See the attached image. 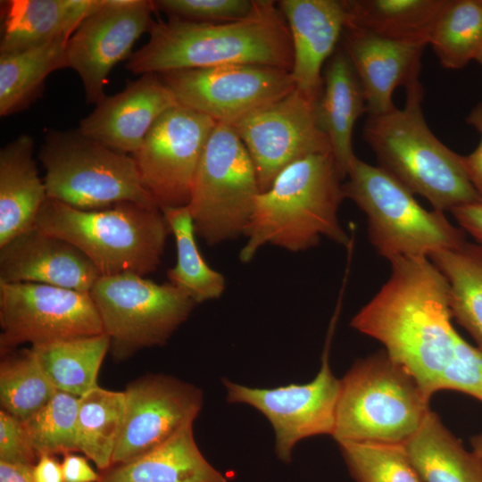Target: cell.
Returning a JSON list of instances; mask_svg holds the SVG:
<instances>
[{
  "label": "cell",
  "instance_id": "cell-6",
  "mask_svg": "<svg viewBox=\"0 0 482 482\" xmlns=\"http://www.w3.org/2000/svg\"><path fill=\"white\" fill-rule=\"evenodd\" d=\"M413 377L386 351L357 360L340 379L335 428L337 442L403 445L430 410Z\"/></svg>",
  "mask_w": 482,
  "mask_h": 482
},
{
  "label": "cell",
  "instance_id": "cell-3",
  "mask_svg": "<svg viewBox=\"0 0 482 482\" xmlns=\"http://www.w3.org/2000/svg\"><path fill=\"white\" fill-rule=\"evenodd\" d=\"M343 179L332 153L312 154L286 167L256 197L241 262H250L268 244L301 252L324 237L348 247L350 239L338 219L345 198Z\"/></svg>",
  "mask_w": 482,
  "mask_h": 482
},
{
  "label": "cell",
  "instance_id": "cell-22",
  "mask_svg": "<svg viewBox=\"0 0 482 482\" xmlns=\"http://www.w3.org/2000/svg\"><path fill=\"white\" fill-rule=\"evenodd\" d=\"M316 112L320 126L345 178L355 156L352 145L353 127L367 112V106L361 81L343 47L337 49L326 64Z\"/></svg>",
  "mask_w": 482,
  "mask_h": 482
},
{
  "label": "cell",
  "instance_id": "cell-5",
  "mask_svg": "<svg viewBox=\"0 0 482 482\" xmlns=\"http://www.w3.org/2000/svg\"><path fill=\"white\" fill-rule=\"evenodd\" d=\"M34 227L75 245L102 276H145L154 271L170 233L160 207L120 203L79 209L51 198L43 204Z\"/></svg>",
  "mask_w": 482,
  "mask_h": 482
},
{
  "label": "cell",
  "instance_id": "cell-34",
  "mask_svg": "<svg viewBox=\"0 0 482 482\" xmlns=\"http://www.w3.org/2000/svg\"><path fill=\"white\" fill-rule=\"evenodd\" d=\"M57 391L31 348L5 356L1 362V407L19 420L29 419Z\"/></svg>",
  "mask_w": 482,
  "mask_h": 482
},
{
  "label": "cell",
  "instance_id": "cell-4",
  "mask_svg": "<svg viewBox=\"0 0 482 482\" xmlns=\"http://www.w3.org/2000/svg\"><path fill=\"white\" fill-rule=\"evenodd\" d=\"M420 81L406 88L403 109L368 115L362 129L378 162L411 193L440 212L481 201L463 167L461 154L443 144L428 126Z\"/></svg>",
  "mask_w": 482,
  "mask_h": 482
},
{
  "label": "cell",
  "instance_id": "cell-32",
  "mask_svg": "<svg viewBox=\"0 0 482 482\" xmlns=\"http://www.w3.org/2000/svg\"><path fill=\"white\" fill-rule=\"evenodd\" d=\"M161 210L177 246L176 264L167 271L169 282L186 292L195 303L220 298L225 290V278L203 258L187 205Z\"/></svg>",
  "mask_w": 482,
  "mask_h": 482
},
{
  "label": "cell",
  "instance_id": "cell-16",
  "mask_svg": "<svg viewBox=\"0 0 482 482\" xmlns=\"http://www.w3.org/2000/svg\"><path fill=\"white\" fill-rule=\"evenodd\" d=\"M123 393V425L111 467L143 455L194 423L204 403L200 388L164 374L140 377Z\"/></svg>",
  "mask_w": 482,
  "mask_h": 482
},
{
  "label": "cell",
  "instance_id": "cell-44",
  "mask_svg": "<svg viewBox=\"0 0 482 482\" xmlns=\"http://www.w3.org/2000/svg\"><path fill=\"white\" fill-rule=\"evenodd\" d=\"M0 482H36L33 466L0 461Z\"/></svg>",
  "mask_w": 482,
  "mask_h": 482
},
{
  "label": "cell",
  "instance_id": "cell-47",
  "mask_svg": "<svg viewBox=\"0 0 482 482\" xmlns=\"http://www.w3.org/2000/svg\"><path fill=\"white\" fill-rule=\"evenodd\" d=\"M479 2H480V4H481V5H482V0H479Z\"/></svg>",
  "mask_w": 482,
  "mask_h": 482
},
{
  "label": "cell",
  "instance_id": "cell-14",
  "mask_svg": "<svg viewBox=\"0 0 482 482\" xmlns=\"http://www.w3.org/2000/svg\"><path fill=\"white\" fill-rule=\"evenodd\" d=\"M179 105L231 125L295 88L289 71L229 64L159 74Z\"/></svg>",
  "mask_w": 482,
  "mask_h": 482
},
{
  "label": "cell",
  "instance_id": "cell-42",
  "mask_svg": "<svg viewBox=\"0 0 482 482\" xmlns=\"http://www.w3.org/2000/svg\"><path fill=\"white\" fill-rule=\"evenodd\" d=\"M61 465L64 482H97L99 479V474L82 456L67 453Z\"/></svg>",
  "mask_w": 482,
  "mask_h": 482
},
{
  "label": "cell",
  "instance_id": "cell-36",
  "mask_svg": "<svg viewBox=\"0 0 482 482\" xmlns=\"http://www.w3.org/2000/svg\"><path fill=\"white\" fill-rule=\"evenodd\" d=\"M337 444L356 482H421L403 445L353 441Z\"/></svg>",
  "mask_w": 482,
  "mask_h": 482
},
{
  "label": "cell",
  "instance_id": "cell-38",
  "mask_svg": "<svg viewBox=\"0 0 482 482\" xmlns=\"http://www.w3.org/2000/svg\"><path fill=\"white\" fill-rule=\"evenodd\" d=\"M453 390L482 402V348L461 338L445 370L439 390Z\"/></svg>",
  "mask_w": 482,
  "mask_h": 482
},
{
  "label": "cell",
  "instance_id": "cell-21",
  "mask_svg": "<svg viewBox=\"0 0 482 482\" xmlns=\"http://www.w3.org/2000/svg\"><path fill=\"white\" fill-rule=\"evenodd\" d=\"M278 6L290 32V73L295 87L318 102L323 88V66L334 54L346 25L343 2L281 0Z\"/></svg>",
  "mask_w": 482,
  "mask_h": 482
},
{
  "label": "cell",
  "instance_id": "cell-31",
  "mask_svg": "<svg viewBox=\"0 0 482 482\" xmlns=\"http://www.w3.org/2000/svg\"><path fill=\"white\" fill-rule=\"evenodd\" d=\"M123 392L96 386L79 397L77 439L79 452L100 471L109 469L123 425Z\"/></svg>",
  "mask_w": 482,
  "mask_h": 482
},
{
  "label": "cell",
  "instance_id": "cell-28",
  "mask_svg": "<svg viewBox=\"0 0 482 482\" xmlns=\"http://www.w3.org/2000/svg\"><path fill=\"white\" fill-rule=\"evenodd\" d=\"M59 38L26 50L0 53V114L10 115L32 102L46 77L69 68L67 45Z\"/></svg>",
  "mask_w": 482,
  "mask_h": 482
},
{
  "label": "cell",
  "instance_id": "cell-13",
  "mask_svg": "<svg viewBox=\"0 0 482 482\" xmlns=\"http://www.w3.org/2000/svg\"><path fill=\"white\" fill-rule=\"evenodd\" d=\"M317 103L295 87L230 125L252 158L261 192L288 165L312 154L332 153L318 120Z\"/></svg>",
  "mask_w": 482,
  "mask_h": 482
},
{
  "label": "cell",
  "instance_id": "cell-45",
  "mask_svg": "<svg viewBox=\"0 0 482 482\" xmlns=\"http://www.w3.org/2000/svg\"><path fill=\"white\" fill-rule=\"evenodd\" d=\"M472 451L482 460V433L470 438Z\"/></svg>",
  "mask_w": 482,
  "mask_h": 482
},
{
  "label": "cell",
  "instance_id": "cell-12",
  "mask_svg": "<svg viewBox=\"0 0 482 482\" xmlns=\"http://www.w3.org/2000/svg\"><path fill=\"white\" fill-rule=\"evenodd\" d=\"M1 353L104 333L87 292L38 283H0Z\"/></svg>",
  "mask_w": 482,
  "mask_h": 482
},
{
  "label": "cell",
  "instance_id": "cell-15",
  "mask_svg": "<svg viewBox=\"0 0 482 482\" xmlns=\"http://www.w3.org/2000/svg\"><path fill=\"white\" fill-rule=\"evenodd\" d=\"M216 124L178 104L154 122L133 154L143 186L161 209L188 204L200 157Z\"/></svg>",
  "mask_w": 482,
  "mask_h": 482
},
{
  "label": "cell",
  "instance_id": "cell-37",
  "mask_svg": "<svg viewBox=\"0 0 482 482\" xmlns=\"http://www.w3.org/2000/svg\"><path fill=\"white\" fill-rule=\"evenodd\" d=\"M256 0H155L154 11L169 18L198 23H221L242 20L253 10Z\"/></svg>",
  "mask_w": 482,
  "mask_h": 482
},
{
  "label": "cell",
  "instance_id": "cell-1",
  "mask_svg": "<svg viewBox=\"0 0 482 482\" xmlns=\"http://www.w3.org/2000/svg\"><path fill=\"white\" fill-rule=\"evenodd\" d=\"M389 262L388 279L353 316L351 327L379 341L429 400L462 338L452 323L449 286L428 258Z\"/></svg>",
  "mask_w": 482,
  "mask_h": 482
},
{
  "label": "cell",
  "instance_id": "cell-39",
  "mask_svg": "<svg viewBox=\"0 0 482 482\" xmlns=\"http://www.w3.org/2000/svg\"><path fill=\"white\" fill-rule=\"evenodd\" d=\"M38 455L21 420L0 411V461L34 466Z\"/></svg>",
  "mask_w": 482,
  "mask_h": 482
},
{
  "label": "cell",
  "instance_id": "cell-8",
  "mask_svg": "<svg viewBox=\"0 0 482 482\" xmlns=\"http://www.w3.org/2000/svg\"><path fill=\"white\" fill-rule=\"evenodd\" d=\"M48 198L79 209L120 203L159 207L142 184L134 157L78 130L51 131L39 153Z\"/></svg>",
  "mask_w": 482,
  "mask_h": 482
},
{
  "label": "cell",
  "instance_id": "cell-19",
  "mask_svg": "<svg viewBox=\"0 0 482 482\" xmlns=\"http://www.w3.org/2000/svg\"><path fill=\"white\" fill-rule=\"evenodd\" d=\"M101 276L79 248L36 227L0 246V283H38L89 293Z\"/></svg>",
  "mask_w": 482,
  "mask_h": 482
},
{
  "label": "cell",
  "instance_id": "cell-43",
  "mask_svg": "<svg viewBox=\"0 0 482 482\" xmlns=\"http://www.w3.org/2000/svg\"><path fill=\"white\" fill-rule=\"evenodd\" d=\"M36 482H64L61 463L51 454H42L33 466Z\"/></svg>",
  "mask_w": 482,
  "mask_h": 482
},
{
  "label": "cell",
  "instance_id": "cell-26",
  "mask_svg": "<svg viewBox=\"0 0 482 482\" xmlns=\"http://www.w3.org/2000/svg\"><path fill=\"white\" fill-rule=\"evenodd\" d=\"M403 446L422 482H482V460L431 410Z\"/></svg>",
  "mask_w": 482,
  "mask_h": 482
},
{
  "label": "cell",
  "instance_id": "cell-2",
  "mask_svg": "<svg viewBox=\"0 0 482 482\" xmlns=\"http://www.w3.org/2000/svg\"><path fill=\"white\" fill-rule=\"evenodd\" d=\"M148 42L129 58L137 74L229 64H252L291 71L293 49L287 23L278 4L256 0L245 18L198 23L169 18L154 23Z\"/></svg>",
  "mask_w": 482,
  "mask_h": 482
},
{
  "label": "cell",
  "instance_id": "cell-40",
  "mask_svg": "<svg viewBox=\"0 0 482 482\" xmlns=\"http://www.w3.org/2000/svg\"><path fill=\"white\" fill-rule=\"evenodd\" d=\"M466 122L479 133L480 141L474 151L461 155L462 163L471 185L482 201V102L471 109Z\"/></svg>",
  "mask_w": 482,
  "mask_h": 482
},
{
  "label": "cell",
  "instance_id": "cell-23",
  "mask_svg": "<svg viewBox=\"0 0 482 482\" xmlns=\"http://www.w3.org/2000/svg\"><path fill=\"white\" fill-rule=\"evenodd\" d=\"M34 141L19 136L0 152V246L35 226L48 196L33 159Z\"/></svg>",
  "mask_w": 482,
  "mask_h": 482
},
{
  "label": "cell",
  "instance_id": "cell-18",
  "mask_svg": "<svg viewBox=\"0 0 482 482\" xmlns=\"http://www.w3.org/2000/svg\"><path fill=\"white\" fill-rule=\"evenodd\" d=\"M178 104L159 74H143L96 104L78 131L112 150L134 154L154 122Z\"/></svg>",
  "mask_w": 482,
  "mask_h": 482
},
{
  "label": "cell",
  "instance_id": "cell-10",
  "mask_svg": "<svg viewBox=\"0 0 482 482\" xmlns=\"http://www.w3.org/2000/svg\"><path fill=\"white\" fill-rule=\"evenodd\" d=\"M89 294L117 360L166 344L196 304L171 283L133 272L101 276Z\"/></svg>",
  "mask_w": 482,
  "mask_h": 482
},
{
  "label": "cell",
  "instance_id": "cell-33",
  "mask_svg": "<svg viewBox=\"0 0 482 482\" xmlns=\"http://www.w3.org/2000/svg\"><path fill=\"white\" fill-rule=\"evenodd\" d=\"M428 45L441 65L464 68L482 52V5L479 0H447Z\"/></svg>",
  "mask_w": 482,
  "mask_h": 482
},
{
  "label": "cell",
  "instance_id": "cell-27",
  "mask_svg": "<svg viewBox=\"0 0 482 482\" xmlns=\"http://www.w3.org/2000/svg\"><path fill=\"white\" fill-rule=\"evenodd\" d=\"M346 25L407 43L428 45L447 0H343Z\"/></svg>",
  "mask_w": 482,
  "mask_h": 482
},
{
  "label": "cell",
  "instance_id": "cell-35",
  "mask_svg": "<svg viewBox=\"0 0 482 482\" xmlns=\"http://www.w3.org/2000/svg\"><path fill=\"white\" fill-rule=\"evenodd\" d=\"M79 397L57 391L40 410L21 420L28 437L38 455L79 452L77 418Z\"/></svg>",
  "mask_w": 482,
  "mask_h": 482
},
{
  "label": "cell",
  "instance_id": "cell-41",
  "mask_svg": "<svg viewBox=\"0 0 482 482\" xmlns=\"http://www.w3.org/2000/svg\"><path fill=\"white\" fill-rule=\"evenodd\" d=\"M451 213L464 233L482 248V201L457 207Z\"/></svg>",
  "mask_w": 482,
  "mask_h": 482
},
{
  "label": "cell",
  "instance_id": "cell-29",
  "mask_svg": "<svg viewBox=\"0 0 482 482\" xmlns=\"http://www.w3.org/2000/svg\"><path fill=\"white\" fill-rule=\"evenodd\" d=\"M31 349L55 388L79 397L97 386L98 371L110 350V339L103 333Z\"/></svg>",
  "mask_w": 482,
  "mask_h": 482
},
{
  "label": "cell",
  "instance_id": "cell-46",
  "mask_svg": "<svg viewBox=\"0 0 482 482\" xmlns=\"http://www.w3.org/2000/svg\"><path fill=\"white\" fill-rule=\"evenodd\" d=\"M476 61L480 64L482 68V52L479 54Z\"/></svg>",
  "mask_w": 482,
  "mask_h": 482
},
{
  "label": "cell",
  "instance_id": "cell-17",
  "mask_svg": "<svg viewBox=\"0 0 482 482\" xmlns=\"http://www.w3.org/2000/svg\"><path fill=\"white\" fill-rule=\"evenodd\" d=\"M152 1L105 0L71 35L67 45L69 68L81 79L87 102L98 104L113 67L130 56L136 41L154 21Z\"/></svg>",
  "mask_w": 482,
  "mask_h": 482
},
{
  "label": "cell",
  "instance_id": "cell-25",
  "mask_svg": "<svg viewBox=\"0 0 482 482\" xmlns=\"http://www.w3.org/2000/svg\"><path fill=\"white\" fill-rule=\"evenodd\" d=\"M193 424L143 455L100 471L97 482H228L201 453Z\"/></svg>",
  "mask_w": 482,
  "mask_h": 482
},
{
  "label": "cell",
  "instance_id": "cell-30",
  "mask_svg": "<svg viewBox=\"0 0 482 482\" xmlns=\"http://www.w3.org/2000/svg\"><path fill=\"white\" fill-rule=\"evenodd\" d=\"M428 259L448 283L453 319L482 348V248L465 241L457 248L436 252Z\"/></svg>",
  "mask_w": 482,
  "mask_h": 482
},
{
  "label": "cell",
  "instance_id": "cell-20",
  "mask_svg": "<svg viewBox=\"0 0 482 482\" xmlns=\"http://www.w3.org/2000/svg\"><path fill=\"white\" fill-rule=\"evenodd\" d=\"M343 48L363 88L368 115H380L395 108L393 93L419 80L423 44L388 39L345 26Z\"/></svg>",
  "mask_w": 482,
  "mask_h": 482
},
{
  "label": "cell",
  "instance_id": "cell-9",
  "mask_svg": "<svg viewBox=\"0 0 482 482\" xmlns=\"http://www.w3.org/2000/svg\"><path fill=\"white\" fill-rule=\"evenodd\" d=\"M252 158L233 128L217 122L194 177L187 207L209 245L244 235L260 194Z\"/></svg>",
  "mask_w": 482,
  "mask_h": 482
},
{
  "label": "cell",
  "instance_id": "cell-11",
  "mask_svg": "<svg viewBox=\"0 0 482 482\" xmlns=\"http://www.w3.org/2000/svg\"><path fill=\"white\" fill-rule=\"evenodd\" d=\"M335 320L328 332L321 367L312 381L259 388L222 378L228 403L249 405L270 423L275 453L284 463L291 462L294 448L303 439L333 435L340 391V379L334 376L328 362Z\"/></svg>",
  "mask_w": 482,
  "mask_h": 482
},
{
  "label": "cell",
  "instance_id": "cell-7",
  "mask_svg": "<svg viewBox=\"0 0 482 482\" xmlns=\"http://www.w3.org/2000/svg\"><path fill=\"white\" fill-rule=\"evenodd\" d=\"M343 185L366 215L369 240L388 262L401 257H425L461 246L465 233L440 211L423 208L407 187L379 166L356 155Z\"/></svg>",
  "mask_w": 482,
  "mask_h": 482
},
{
  "label": "cell",
  "instance_id": "cell-24",
  "mask_svg": "<svg viewBox=\"0 0 482 482\" xmlns=\"http://www.w3.org/2000/svg\"><path fill=\"white\" fill-rule=\"evenodd\" d=\"M105 0H12L5 4L0 53H12L64 37Z\"/></svg>",
  "mask_w": 482,
  "mask_h": 482
}]
</instances>
